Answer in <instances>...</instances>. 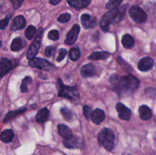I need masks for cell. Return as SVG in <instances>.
Listing matches in <instances>:
<instances>
[{"label": "cell", "instance_id": "obj_1", "mask_svg": "<svg viewBox=\"0 0 156 155\" xmlns=\"http://www.w3.org/2000/svg\"><path fill=\"white\" fill-rule=\"evenodd\" d=\"M113 90L120 97H128L136 91L140 86V81L132 74L120 76L113 74L109 78Z\"/></svg>", "mask_w": 156, "mask_h": 155}, {"label": "cell", "instance_id": "obj_2", "mask_svg": "<svg viewBox=\"0 0 156 155\" xmlns=\"http://www.w3.org/2000/svg\"><path fill=\"white\" fill-rule=\"evenodd\" d=\"M126 8H127V5H125L120 8H115L114 9H111V11L105 14L100 22V27L101 30L105 32H108L111 24L121 21L126 12Z\"/></svg>", "mask_w": 156, "mask_h": 155}, {"label": "cell", "instance_id": "obj_3", "mask_svg": "<svg viewBox=\"0 0 156 155\" xmlns=\"http://www.w3.org/2000/svg\"><path fill=\"white\" fill-rule=\"evenodd\" d=\"M114 134L111 129L105 128L98 135V141L100 146L105 147L107 150L111 151L114 146Z\"/></svg>", "mask_w": 156, "mask_h": 155}, {"label": "cell", "instance_id": "obj_4", "mask_svg": "<svg viewBox=\"0 0 156 155\" xmlns=\"http://www.w3.org/2000/svg\"><path fill=\"white\" fill-rule=\"evenodd\" d=\"M57 86L59 88V97H66L67 99H77L79 97V93L76 87L66 86L62 84V80L59 78L57 80Z\"/></svg>", "mask_w": 156, "mask_h": 155}, {"label": "cell", "instance_id": "obj_5", "mask_svg": "<svg viewBox=\"0 0 156 155\" xmlns=\"http://www.w3.org/2000/svg\"><path fill=\"white\" fill-rule=\"evenodd\" d=\"M129 14L133 21L139 23V24L146 22V20H147V15H146V12L143 11L142 8H140L139 5H136L130 7L129 10Z\"/></svg>", "mask_w": 156, "mask_h": 155}, {"label": "cell", "instance_id": "obj_6", "mask_svg": "<svg viewBox=\"0 0 156 155\" xmlns=\"http://www.w3.org/2000/svg\"><path fill=\"white\" fill-rule=\"evenodd\" d=\"M43 32H44L43 29L40 28L39 30H38L37 35L36 37H35L34 41L32 43L30 48H29L28 50H27V59H28V60H30V59H32L33 58H34L35 56L37 54L38 51H39L40 50V47H41Z\"/></svg>", "mask_w": 156, "mask_h": 155}, {"label": "cell", "instance_id": "obj_7", "mask_svg": "<svg viewBox=\"0 0 156 155\" xmlns=\"http://www.w3.org/2000/svg\"><path fill=\"white\" fill-rule=\"evenodd\" d=\"M28 64L30 66L33 67V68L46 70V71H48V70L52 69L53 68V65L51 62L46 60V59H41V58H33L32 59L29 60Z\"/></svg>", "mask_w": 156, "mask_h": 155}, {"label": "cell", "instance_id": "obj_8", "mask_svg": "<svg viewBox=\"0 0 156 155\" xmlns=\"http://www.w3.org/2000/svg\"><path fill=\"white\" fill-rule=\"evenodd\" d=\"M79 32H80V26L78 24H74L73 27L71 28V30L67 33L65 43L66 45H72V44L74 43L76 41V40H77Z\"/></svg>", "mask_w": 156, "mask_h": 155}, {"label": "cell", "instance_id": "obj_9", "mask_svg": "<svg viewBox=\"0 0 156 155\" xmlns=\"http://www.w3.org/2000/svg\"><path fill=\"white\" fill-rule=\"evenodd\" d=\"M117 111L118 112V115L121 119L123 120H128L130 119L131 115H132V112H131L130 109L128 107H126L125 105H123V103H117Z\"/></svg>", "mask_w": 156, "mask_h": 155}, {"label": "cell", "instance_id": "obj_10", "mask_svg": "<svg viewBox=\"0 0 156 155\" xmlns=\"http://www.w3.org/2000/svg\"><path fill=\"white\" fill-rule=\"evenodd\" d=\"M81 21L85 29L94 28L96 27V24H97L96 18L88 14H83L81 16Z\"/></svg>", "mask_w": 156, "mask_h": 155}, {"label": "cell", "instance_id": "obj_11", "mask_svg": "<svg viewBox=\"0 0 156 155\" xmlns=\"http://www.w3.org/2000/svg\"><path fill=\"white\" fill-rule=\"evenodd\" d=\"M154 65V60L151 57H144L139 62L138 69L141 71H148L152 69Z\"/></svg>", "mask_w": 156, "mask_h": 155}, {"label": "cell", "instance_id": "obj_12", "mask_svg": "<svg viewBox=\"0 0 156 155\" xmlns=\"http://www.w3.org/2000/svg\"><path fill=\"white\" fill-rule=\"evenodd\" d=\"M15 66L13 62L9 59H2L0 60V78H2L3 75L7 74L10 70L13 68Z\"/></svg>", "mask_w": 156, "mask_h": 155}, {"label": "cell", "instance_id": "obj_13", "mask_svg": "<svg viewBox=\"0 0 156 155\" xmlns=\"http://www.w3.org/2000/svg\"><path fill=\"white\" fill-rule=\"evenodd\" d=\"M26 25L25 18L23 15H18L14 18L11 24V30H18L23 29Z\"/></svg>", "mask_w": 156, "mask_h": 155}, {"label": "cell", "instance_id": "obj_14", "mask_svg": "<svg viewBox=\"0 0 156 155\" xmlns=\"http://www.w3.org/2000/svg\"><path fill=\"white\" fill-rule=\"evenodd\" d=\"M91 119L92 122L95 124L99 125L105 120V113L104 110L101 109H96L91 112Z\"/></svg>", "mask_w": 156, "mask_h": 155}, {"label": "cell", "instance_id": "obj_15", "mask_svg": "<svg viewBox=\"0 0 156 155\" xmlns=\"http://www.w3.org/2000/svg\"><path fill=\"white\" fill-rule=\"evenodd\" d=\"M58 132H59V135L64 139H69L73 137V133L71 129L66 126V125L59 124L58 125Z\"/></svg>", "mask_w": 156, "mask_h": 155}, {"label": "cell", "instance_id": "obj_16", "mask_svg": "<svg viewBox=\"0 0 156 155\" xmlns=\"http://www.w3.org/2000/svg\"><path fill=\"white\" fill-rule=\"evenodd\" d=\"M96 74V69L92 64H86L81 69V74L83 77H92Z\"/></svg>", "mask_w": 156, "mask_h": 155}, {"label": "cell", "instance_id": "obj_17", "mask_svg": "<svg viewBox=\"0 0 156 155\" xmlns=\"http://www.w3.org/2000/svg\"><path fill=\"white\" fill-rule=\"evenodd\" d=\"M139 112H140V117L143 120H149L152 116V110L146 105L140 106V107L139 108Z\"/></svg>", "mask_w": 156, "mask_h": 155}, {"label": "cell", "instance_id": "obj_18", "mask_svg": "<svg viewBox=\"0 0 156 155\" xmlns=\"http://www.w3.org/2000/svg\"><path fill=\"white\" fill-rule=\"evenodd\" d=\"M50 116V110L47 108L44 107L40 109L36 115V120L39 123H44L47 121Z\"/></svg>", "mask_w": 156, "mask_h": 155}, {"label": "cell", "instance_id": "obj_19", "mask_svg": "<svg viewBox=\"0 0 156 155\" xmlns=\"http://www.w3.org/2000/svg\"><path fill=\"white\" fill-rule=\"evenodd\" d=\"M67 2L71 7L76 9H83L91 3V0H67Z\"/></svg>", "mask_w": 156, "mask_h": 155}, {"label": "cell", "instance_id": "obj_20", "mask_svg": "<svg viewBox=\"0 0 156 155\" xmlns=\"http://www.w3.org/2000/svg\"><path fill=\"white\" fill-rule=\"evenodd\" d=\"M25 110H26V108L23 107V108H21V109H17V110L9 111V112L6 114V115H5V117L3 122H4L5 123H6V122H8L11 121V120L13 119H15L16 116H18V115L22 114Z\"/></svg>", "mask_w": 156, "mask_h": 155}, {"label": "cell", "instance_id": "obj_21", "mask_svg": "<svg viewBox=\"0 0 156 155\" xmlns=\"http://www.w3.org/2000/svg\"><path fill=\"white\" fill-rule=\"evenodd\" d=\"M122 44L126 49H132L135 46V41L131 35L126 33L122 37Z\"/></svg>", "mask_w": 156, "mask_h": 155}, {"label": "cell", "instance_id": "obj_22", "mask_svg": "<svg viewBox=\"0 0 156 155\" xmlns=\"http://www.w3.org/2000/svg\"><path fill=\"white\" fill-rule=\"evenodd\" d=\"M111 56V53L108 52H94L88 56V59L91 60H105Z\"/></svg>", "mask_w": 156, "mask_h": 155}, {"label": "cell", "instance_id": "obj_23", "mask_svg": "<svg viewBox=\"0 0 156 155\" xmlns=\"http://www.w3.org/2000/svg\"><path fill=\"white\" fill-rule=\"evenodd\" d=\"M14 138V132L12 129H6L0 135V139L4 143H9Z\"/></svg>", "mask_w": 156, "mask_h": 155}, {"label": "cell", "instance_id": "obj_24", "mask_svg": "<svg viewBox=\"0 0 156 155\" xmlns=\"http://www.w3.org/2000/svg\"><path fill=\"white\" fill-rule=\"evenodd\" d=\"M63 144L65 145V147H66L67 148H78L79 147V139L76 137L73 136L72 138L69 139H64Z\"/></svg>", "mask_w": 156, "mask_h": 155}, {"label": "cell", "instance_id": "obj_25", "mask_svg": "<svg viewBox=\"0 0 156 155\" xmlns=\"http://www.w3.org/2000/svg\"><path fill=\"white\" fill-rule=\"evenodd\" d=\"M24 47L22 40L20 37H16L13 40L11 44V50L13 52H18Z\"/></svg>", "mask_w": 156, "mask_h": 155}, {"label": "cell", "instance_id": "obj_26", "mask_svg": "<svg viewBox=\"0 0 156 155\" xmlns=\"http://www.w3.org/2000/svg\"><path fill=\"white\" fill-rule=\"evenodd\" d=\"M81 52L78 47H74L69 51V58L73 61H77L80 58Z\"/></svg>", "mask_w": 156, "mask_h": 155}, {"label": "cell", "instance_id": "obj_27", "mask_svg": "<svg viewBox=\"0 0 156 155\" xmlns=\"http://www.w3.org/2000/svg\"><path fill=\"white\" fill-rule=\"evenodd\" d=\"M37 30L35 28L34 26L30 25L27 27L25 30V36L27 37V39L28 40H32L34 37L35 34H36Z\"/></svg>", "mask_w": 156, "mask_h": 155}, {"label": "cell", "instance_id": "obj_28", "mask_svg": "<svg viewBox=\"0 0 156 155\" xmlns=\"http://www.w3.org/2000/svg\"><path fill=\"white\" fill-rule=\"evenodd\" d=\"M60 112H61V113H62L63 118L65 119L66 120H67V121L69 122L73 119V112H72V111L69 110V109L67 107L61 108Z\"/></svg>", "mask_w": 156, "mask_h": 155}, {"label": "cell", "instance_id": "obj_29", "mask_svg": "<svg viewBox=\"0 0 156 155\" xmlns=\"http://www.w3.org/2000/svg\"><path fill=\"white\" fill-rule=\"evenodd\" d=\"M32 81V78L30 76H26L24 79L22 80L21 85V91L22 93H26L28 91V88H27V84L30 83Z\"/></svg>", "mask_w": 156, "mask_h": 155}, {"label": "cell", "instance_id": "obj_30", "mask_svg": "<svg viewBox=\"0 0 156 155\" xmlns=\"http://www.w3.org/2000/svg\"><path fill=\"white\" fill-rule=\"evenodd\" d=\"M122 2H123V0H110V1L107 3L105 7H106L107 9L111 10V9H115V8L118 7V6L121 4Z\"/></svg>", "mask_w": 156, "mask_h": 155}, {"label": "cell", "instance_id": "obj_31", "mask_svg": "<svg viewBox=\"0 0 156 155\" xmlns=\"http://www.w3.org/2000/svg\"><path fill=\"white\" fill-rule=\"evenodd\" d=\"M70 19H71V15L69 13H64L58 17L57 21H59V22L64 24V23H66L68 22V21H69Z\"/></svg>", "mask_w": 156, "mask_h": 155}, {"label": "cell", "instance_id": "obj_32", "mask_svg": "<svg viewBox=\"0 0 156 155\" xmlns=\"http://www.w3.org/2000/svg\"><path fill=\"white\" fill-rule=\"evenodd\" d=\"M48 38L51 40H57L59 38V33L57 30H52L48 33Z\"/></svg>", "mask_w": 156, "mask_h": 155}, {"label": "cell", "instance_id": "obj_33", "mask_svg": "<svg viewBox=\"0 0 156 155\" xmlns=\"http://www.w3.org/2000/svg\"><path fill=\"white\" fill-rule=\"evenodd\" d=\"M11 15H8L5 18L2 19L0 21V30H4L5 28H6V27L8 26L9 22V20H10Z\"/></svg>", "mask_w": 156, "mask_h": 155}, {"label": "cell", "instance_id": "obj_34", "mask_svg": "<svg viewBox=\"0 0 156 155\" xmlns=\"http://www.w3.org/2000/svg\"><path fill=\"white\" fill-rule=\"evenodd\" d=\"M67 54V50L66 49H60L59 51V55H58L57 58H56V61L58 62H61L64 59V58L66 57Z\"/></svg>", "mask_w": 156, "mask_h": 155}, {"label": "cell", "instance_id": "obj_35", "mask_svg": "<svg viewBox=\"0 0 156 155\" xmlns=\"http://www.w3.org/2000/svg\"><path fill=\"white\" fill-rule=\"evenodd\" d=\"M91 109L88 106H83V113L84 115L87 119H89L91 118Z\"/></svg>", "mask_w": 156, "mask_h": 155}, {"label": "cell", "instance_id": "obj_36", "mask_svg": "<svg viewBox=\"0 0 156 155\" xmlns=\"http://www.w3.org/2000/svg\"><path fill=\"white\" fill-rule=\"evenodd\" d=\"M55 50V47L54 46H47V48L45 49V56H47V57H50V56L53 55V52Z\"/></svg>", "mask_w": 156, "mask_h": 155}, {"label": "cell", "instance_id": "obj_37", "mask_svg": "<svg viewBox=\"0 0 156 155\" xmlns=\"http://www.w3.org/2000/svg\"><path fill=\"white\" fill-rule=\"evenodd\" d=\"M10 1L12 2V5H13L14 9H17L21 5V4L23 3L24 0H10Z\"/></svg>", "mask_w": 156, "mask_h": 155}, {"label": "cell", "instance_id": "obj_38", "mask_svg": "<svg viewBox=\"0 0 156 155\" xmlns=\"http://www.w3.org/2000/svg\"><path fill=\"white\" fill-rule=\"evenodd\" d=\"M60 1L61 0H50V3L51 5H57Z\"/></svg>", "mask_w": 156, "mask_h": 155}, {"label": "cell", "instance_id": "obj_39", "mask_svg": "<svg viewBox=\"0 0 156 155\" xmlns=\"http://www.w3.org/2000/svg\"><path fill=\"white\" fill-rule=\"evenodd\" d=\"M1 46H2V42L0 41V47H1Z\"/></svg>", "mask_w": 156, "mask_h": 155}]
</instances>
